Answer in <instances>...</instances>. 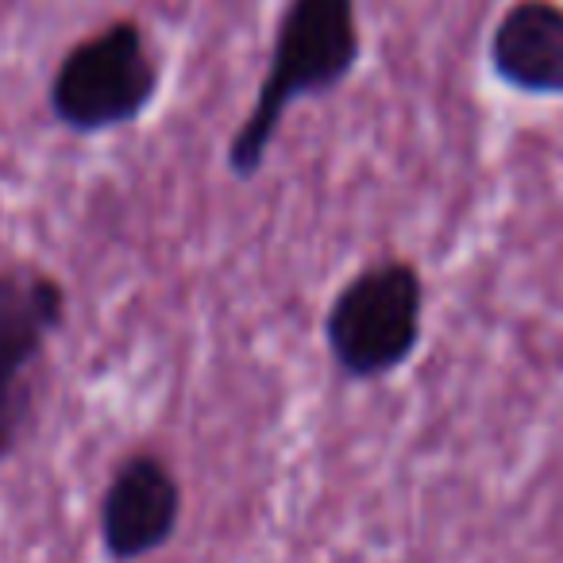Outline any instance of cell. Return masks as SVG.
<instances>
[{
	"mask_svg": "<svg viewBox=\"0 0 563 563\" xmlns=\"http://www.w3.org/2000/svg\"><path fill=\"white\" fill-rule=\"evenodd\" d=\"M186 490L170 460L151 448L128 452L112 467L97 506V537L112 563H143L181 529Z\"/></svg>",
	"mask_w": 563,
	"mask_h": 563,
	"instance_id": "4",
	"label": "cell"
},
{
	"mask_svg": "<svg viewBox=\"0 0 563 563\" xmlns=\"http://www.w3.org/2000/svg\"><path fill=\"white\" fill-rule=\"evenodd\" d=\"M70 294L55 274L40 266L0 271V401L35 394L32 371L51 336L63 332Z\"/></svg>",
	"mask_w": 563,
	"mask_h": 563,
	"instance_id": "5",
	"label": "cell"
},
{
	"mask_svg": "<svg viewBox=\"0 0 563 563\" xmlns=\"http://www.w3.org/2000/svg\"><path fill=\"white\" fill-rule=\"evenodd\" d=\"M490 74L506 89L537 101H563V4L514 0L486 40Z\"/></svg>",
	"mask_w": 563,
	"mask_h": 563,
	"instance_id": "6",
	"label": "cell"
},
{
	"mask_svg": "<svg viewBox=\"0 0 563 563\" xmlns=\"http://www.w3.org/2000/svg\"><path fill=\"white\" fill-rule=\"evenodd\" d=\"M32 413H35V394H20L12 401H0V463L12 460L16 448L24 444Z\"/></svg>",
	"mask_w": 563,
	"mask_h": 563,
	"instance_id": "7",
	"label": "cell"
},
{
	"mask_svg": "<svg viewBox=\"0 0 563 563\" xmlns=\"http://www.w3.org/2000/svg\"><path fill=\"white\" fill-rule=\"evenodd\" d=\"M363 58L360 0H286L274 20L266 74L247 112L228 135L224 166L232 178L263 174L282 124L301 101L332 97Z\"/></svg>",
	"mask_w": 563,
	"mask_h": 563,
	"instance_id": "1",
	"label": "cell"
},
{
	"mask_svg": "<svg viewBox=\"0 0 563 563\" xmlns=\"http://www.w3.org/2000/svg\"><path fill=\"white\" fill-rule=\"evenodd\" d=\"M163 89V63L140 20L124 16L78 40L58 63L47 109L66 132L104 135L147 117Z\"/></svg>",
	"mask_w": 563,
	"mask_h": 563,
	"instance_id": "3",
	"label": "cell"
},
{
	"mask_svg": "<svg viewBox=\"0 0 563 563\" xmlns=\"http://www.w3.org/2000/svg\"><path fill=\"white\" fill-rule=\"evenodd\" d=\"M424 309L429 286L413 258L383 255L363 263L321 317L332 371L352 386L398 375L424 340Z\"/></svg>",
	"mask_w": 563,
	"mask_h": 563,
	"instance_id": "2",
	"label": "cell"
}]
</instances>
